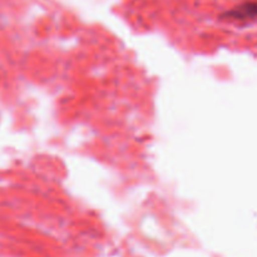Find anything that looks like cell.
I'll return each mask as SVG.
<instances>
[{
	"label": "cell",
	"mask_w": 257,
	"mask_h": 257,
	"mask_svg": "<svg viewBox=\"0 0 257 257\" xmlns=\"http://www.w3.org/2000/svg\"><path fill=\"white\" fill-rule=\"evenodd\" d=\"M227 17L233 20H248L257 17V2H246L237 5L227 13Z\"/></svg>",
	"instance_id": "6da1fadb"
}]
</instances>
